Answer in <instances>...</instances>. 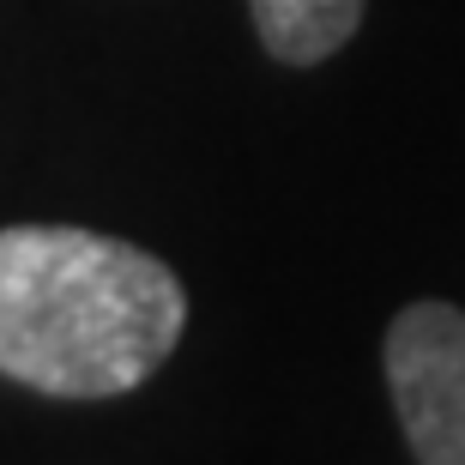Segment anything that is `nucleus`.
I'll return each instance as SVG.
<instances>
[{
  "label": "nucleus",
  "instance_id": "nucleus-1",
  "mask_svg": "<svg viewBox=\"0 0 465 465\" xmlns=\"http://www.w3.org/2000/svg\"><path fill=\"white\" fill-rule=\"evenodd\" d=\"M188 296L157 254L73 224L0 230V375L49 399H115L182 339Z\"/></svg>",
  "mask_w": 465,
  "mask_h": 465
},
{
  "label": "nucleus",
  "instance_id": "nucleus-2",
  "mask_svg": "<svg viewBox=\"0 0 465 465\" xmlns=\"http://www.w3.org/2000/svg\"><path fill=\"white\" fill-rule=\"evenodd\" d=\"M387 393L423 465H465V309L411 302L387 327Z\"/></svg>",
  "mask_w": 465,
  "mask_h": 465
},
{
  "label": "nucleus",
  "instance_id": "nucleus-3",
  "mask_svg": "<svg viewBox=\"0 0 465 465\" xmlns=\"http://www.w3.org/2000/svg\"><path fill=\"white\" fill-rule=\"evenodd\" d=\"M248 13L266 54L291 67H314L351 43V31L362 25V0H248Z\"/></svg>",
  "mask_w": 465,
  "mask_h": 465
}]
</instances>
